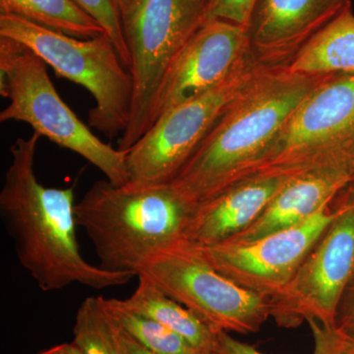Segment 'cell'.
Masks as SVG:
<instances>
[{
    "mask_svg": "<svg viewBox=\"0 0 354 354\" xmlns=\"http://www.w3.org/2000/svg\"><path fill=\"white\" fill-rule=\"evenodd\" d=\"M337 204L334 220L285 290L271 299V317L279 327L315 321L335 328L337 307L354 277V206Z\"/></svg>",
    "mask_w": 354,
    "mask_h": 354,
    "instance_id": "obj_10",
    "label": "cell"
},
{
    "mask_svg": "<svg viewBox=\"0 0 354 354\" xmlns=\"http://www.w3.org/2000/svg\"><path fill=\"white\" fill-rule=\"evenodd\" d=\"M351 183L332 174H307L286 180L259 218L227 241L248 242L304 223L327 208Z\"/></svg>",
    "mask_w": 354,
    "mask_h": 354,
    "instance_id": "obj_15",
    "label": "cell"
},
{
    "mask_svg": "<svg viewBox=\"0 0 354 354\" xmlns=\"http://www.w3.org/2000/svg\"><path fill=\"white\" fill-rule=\"evenodd\" d=\"M248 50L246 27L223 20L206 21L167 71L153 102L150 128L177 104L221 83Z\"/></svg>",
    "mask_w": 354,
    "mask_h": 354,
    "instance_id": "obj_12",
    "label": "cell"
},
{
    "mask_svg": "<svg viewBox=\"0 0 354 354\" xmlns=\"http://www.w3.org/2000/svg\"><path fill=\"white\" fill-rule=\"evenodd\" d=\"M0 14L16 16L75 38L92 39L106 34L72 0H0Z\"/></svg>",
    "mask_w": 354,
    "mask_h": 354,
    "instance_id": "obj_18",
    "label": "cell"
},
{
    "mask_svg": "<svg viewBox=\"0 0 354 354\" xmlns=\"http://www.w3.org/2000/svg\"><path fill=\"white\" fill-rule=\"evenodd\" d=\"M137 277L148 279L216 332L253 334L271 317V299L236 285L183 239L147 258Z\"/></svg>",
    "mask_w": 354,
    "mask_h": 354,
    "instance_id": "obj_9",
    "label": "cell"
},
{
    "mask_svg": "<svg viewBox=\"0 0 354 354\" xmlns=\"http://www.w3.org/2000/svg\"><path fill=\"white\" fill-rule=\"evenodd\" d=\"M0 37L23 44L57 76L92 95L95 106L88 111V127L109 139L124 133L132 113V76L108 35L75 38L0 14Z\"/></svg>",
    "mask_w": 354,
    "mask_h": 354,
    "instance_id": "obj_6",
    "label": "cell"
},
{
    "mask_svg": "<svg viewBox=\"0 0 354 354\" xmlns=\"http://www.w3.org/2000/svg\"><path fill=\"white\" fill-rule=\"evenodd\" d=\"M315 341L313 354H339V333L335 328L325 327L315 321H309ZM215 354H264L254 346L234 339L230 333L216 332Z\"/></svg>",
    "mask_w": 354,
    "mask_h": 354,
    "instance_id": "obj_22",
    "label": "cell"
},
{
    "mask_svg": "<svg viewBox=\"0 0 354 354\" xmlns=\"http://www.w3.org/2000/svg\"><path fill=\"white\" fill-rule=\"evenodd\" d=\"M319 174L354 179V73L330 76L300 104L252 177Z\"/></svg>",
    "mask_w": 354,
    "mask_h": 354,
    "instance_id": "obj_4",
    "label": "cell"
},
{
    "mask_svg": "<svg viewBox=\"0 0 354 354\" xmlns=\"http://www.w3.org/2000/svg\"><path fill=\"white\" fill-rule=\"evenodd\" d=\"M102 302L114 322L153 353L203 354L174 330L128 309L122 299L102 297Z\"/></svg>",
    "mask_w": 354,
    "mask_h": 354,
    "instance_id": "obj_19",
    "label": "cell"
},
{
    "mask_svg": "<svg viewBox=\"0 0 354 354\" xmlns=\"http://www.w3.org/2000/svg\"><path fill=\"white\" fill-rule=\"evenodd\" d=\"M335 329L354 339V277L346 286L337 307Z\"/></svg>",
    "mask_w": 354,
    "mask_h": 354,
    "instance_id": "obj_24",
    "label": "cell"
},
{
    "mask_svg": "<svg viewBox=\"0 0 354 354\" xmlns=\"http://www.w3.org/2000/svg\"><path fill=\"white\" fill-rule=\"evenodd\" d=\"M72 342L82 354H118L113 321L102 305L101 295L87 297L81 304Z\"/></svg>",
    "mask_w": 354,
    "mask_h": 354,
    "instance_id": "obj_20",
    "label": "cell"
},
{
    "mask_svg": "<svg viewBox=\"0 0 354 354\" xmlns=\"http://www.w3.org/2000/svg\"><path fill=\"white\" fill-rule=\"evenodd\" d=\"M330 76L265 69L230 106L171 185L191 208L252 177L291 114Z\"/></svg>",
    "mask_w": 354,
    "mask_h": 354,
    "instance_id": "obj_2",
    "label": "cell"
},
{
    "mask_svg": "<svg viewBox=\"0 0 354 354\" xmlns=\"http://www.w3.org/2000/svg\"><path fill=\"white\" fill-rule=\"evenodd\" d=\"M0 95L9 101L0 122L27 123L39 136L85 158L111 183L129 181L127 152L95 136L58 94L43 60L4 37H0Z\"/></svg>",
    "mask_w": 354,
    "mask_h": 354,
    "instance_id": "obj_5",
    "label": "cell"
},
{
    "mask_svg": "<svg viewBox=\"0 0 354 354\" xmlns=\"http://www.w3.org/2000/svg\"><path fill=\"white\" fill-rule=\"evenodd\" d=\"M77 6L97 21L106 31L120 53L125 66L129 69L130 57L128 51L122 12L118 0H72Z\"/></svg>",
    "mask_w": 354,
    "mask_h": 354,
    "instance_id": "obj_21",
    "label": "cell"
},
{
    "mask_svg": "<svg viewBox=\"0 0 354 354\" xmlns=\"http://www.w3.org/2000/svg\"><path fill=\"white\" fill-rule=\"evenodd\" d=\"M137 278V288L129 297L122 299L128 309L174 330L200 353H214L216 330L150 281Z\"/></svg>",
    "mask_w": 354,
    "mask_h": 354,
    "instance_id": "obj_17",
    "label": "cell"
},
{
    "mask_svg": "<svg viewBox=\"0 0 354 354\" xmlns=\"http://www.w3.org/2000/svg\"><path fill=\"white\" fill-rule=\"evenodd\" d=\"M113 327L118 354H156L153 351H149L145 346H142L140 342H137L134 337H132L127 330H123L114 321Z\"/></svg>",
    "mask_w": 354,
    "mask_h": 354,
    "instance_id": "obj_25",
    "label": "cell"
},
{
    "mask_svg": "<svg viewBox=\"0 0 354 354\" xmlns=\"http://www.w3.org/2000/svg\"><path fill=\"white\" fill-rule=\"evenodd\" d=\"M265 69L249 48L221 83L160 116L127 151L128 183H171L228 106Z\"/></svg>",
    "mask_w": 354,
    "mask_h": 354,
    "instance_id": "obj_8",
    "label": "cell"
},
{
    "mask_svg": "<svg viewBox=\"0 0 354 354\" xmlns=\"http://www.w3.org/2000/svg\"><path fill=\"white\" fill-rule=\"evenodd\" d=\"M192 211L171 183L116 185L106 178L75 206L77 225L92 241L100 266L136 274L147 258L184 239Z\"/></svg>",
    "mask_w": 354,
    "mask_h": 354,
    "instance_id": "obj_3",
    "label": "cell"
},
{
    "mask_svg": "<svg viewBox=\"0 0 354 354\" xmlns=\"http://www.w3.org/2000/svg\"><path fill=\"white\" fill-rule=\"evenodd\" d=\"M291 73L334 76L354 73L353 6L339 14L299 51L286 67Z\"/></svg>",
    "mask_w": 354,
    "mask_h": 354,
    "instance_id": "obj_16",
    "label": "cell"
},
{
    "mask_svg": "<svg viewBox=\"0 0 354 354\" xmlns=\"http://www.w3.org/2000/svg\"><path fill=\"white\" fill-rule=\"evenodd\" d=\"M41 138L34 132L16 139L0 191V215L21 266L44 292L74 283L94 290L127 285L136 274L109 271L81 254L74 187H46L37 176Z\"/></svg>",
    "mask_w": 354,
    "mask_h": 354,
    "instance_id": "obj_1",
    "label": "cell"
},
{
    "mask_svg": "<svg viewBox=\"0 0 354 354\" xmlns=\"http://www.w3.org/2000/svg\"><path fill=\"white\" fill-rule=\"evenodd\" d=\"M337 197H339V201L348 203L354 206V179Z\"/></svg>",
    "mask_w": 354,
    "mask_h": 354,
    "instance_id": "obj_28",
    "label": "cell"
},
{
    "mask_svg": "<svg viewBox=\"0 0 354 354\" xmlns=\"http://www.w3.org/2000/svg\"><path fill=\"white\" fill-rule=\"evenodd\" d=\"M135 1H136V0H118V6H120L121 12H122V17L123 13L127 12L128 8H129Z\"/></svg>",
    "mask_w": 354,
    "mask_h": 354,
    "instance_id": "obj_29",
    "label": "cell"
},
{
    "mask_svg": "<svg viewBox=\"0 0 354 354\" xmlns=\"http://www.w3.org/2000/svg\"><path fill=\"white\" fill-rule=\"evenodd\" d=\"M212 354H215V353H212Z\"/></svg>",
    "mask_w": 354,
    "mask_h": 354,
    "instance_id": "obj_30",
    "label": "cell"
},
{
    "mask_svg": "<svg viewBox=\"0 0 354 354\" xmlns=\"http://www.w3.org/2000/svg\"><path fill=\"white\" fill-rule=\"evenodd\" d=\"M337 212L332 203L300 225L252 241H223L211 246L190 244L216 271L241 288L272 299L290 283Z\"/></svg>",
    "mask_w": 354,
    "mask_h": 354,
    "instance_id": "obj_11",
    "label": "cell"
},
{
    "mask_svg": "<svg viewBox=\"0 0 354 354\" xmlns=\"http://www.w3.org/2000/svg\"><path fill=\"white\" fill-rule=\"evenodd\" d=\"M351 0H257L246 26L249 48L261 65L286 68Z\"/></svg>",
    "mask_w": 354,
    "mask_h": 354,
    "instance_id": "obj_13",
    "label": "cell"
},
{
    "mask_svg": "<svg viewBox=\"0 0 354 354\" xmlns=\"http://www.w3.org/2000/svg\"><path fill=\"white\" fill-rule=\"evenodd\" d=\"M209 0H136L123 13L133 81L129 124L118 149L127 152L150 128L153 102L185 44L209 20Z\"/></svg>",
    "mask_w": 354,
    "mask_h": 354,
    "instance_id": "obj_7",
    "label": "cell"
},
{
    "mask_svg": "<svg viewBox=\"0 0 354 354\" xmlns=\"http://www.w3.org/2000/svg\"><path fill=\"white\" fill-rule=\"evenodd\" d=\"M339 354H354V339L342 333H339Z\"/></svg>",
    "mask_w": 354,
    "mask_h": 354,
    "instance_id": "obj_27",
    "label": "cell"
},
{
    "mask_svg": "<svg viewBox=\"0 0 354 354\" xmlns=\"http://www.w3.org/2000/svg\"><path fill=\"white\" fill-rule=\"evenodd\" d=\"M286 180L252 177L198 205L187 221L184 239L193 245L211 246L236 236L259 218Z\"/></svg>",
    "mask_w": 354,
    "mask_h": 354,
    "instance_id": "obj_14",
    "label": "cell"
},
{
    "mask_svg": "<svg viewBox=\"0 0 354 354\" xmlns=\"http://www.w3.org/2000/svg\"><path fill=\"white\" fill-rule=\"evenodd\" d=\"M38 354H82L73 342H64L50 348L44 349Z\"/></svg>",
    "mask_w": 354,
    "mask_h": 354,
    "instance_id": "obj_26",
    "label": "cell"
},
{
    "mask_svg": "<svg viewBox=\"0 0 354 354\" xmlns=\"http://www.w3.org/2000/svg\"><path fill=\"white\" fill-rule=\"evenodd\" d=\"M257 0H209V19H218L246 27Z\"/></svg>",
    "mask_w": 354,
    "mask_h": 354,
    "instance_id": "obj_23",
    "label": "cell"
}]
</instances>
